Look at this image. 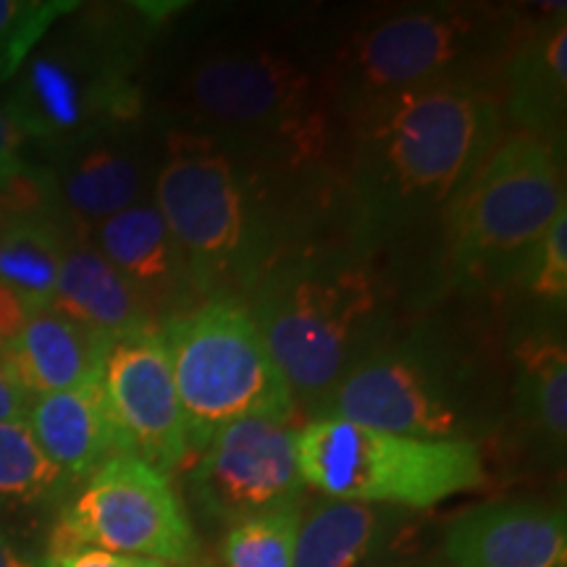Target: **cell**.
<instances>
[{
	"label": "cell",
	"instance_id": "cell-17",
	"mask_svg": "<svg viewBox=\"0 0 567 567\" xmlns=\"http://www.w3.org/2000/svg\"><path fill=\"white\" fill-rule=\"evenodd\" d=\"M30 429L42 452L71 478L90 476L116 455L101 379L66 392L34 396Z\"/></svg>",
	"mask_w": 567,
	"mask_h": 567
},
{
	"label": "cell",
	"instance_id": "cell-25",
	"mask_svg": "<svg viewBox=\"0 0 567 567\" xmlns=\"http://www.w3.org/2000/svg\"><path fill=\"white\" fill-rule=\"evenodd\" d=\"M300 520L302 505L295 499L231 523L224 538V567H292Z\"/></svg>",
	"mask_w": 567,
	"mask_h": 567
},
{
	"label": "cell",
	"instance_id": "cell-30",
	"mask_svg": "<svg viewBox=\"0 0 567 567\" xmlns=\"http://www.w3.org/2000/svg\"><path fill=\"white\" fill-rule=\"evenodd\" d=\"M53 567H130V557L109 555L101 549H71L61 551V555H51Z\"/></svg>",
	"mask_w": 567,
	"mask_h": 567
},
{
	"label": "cell",
	"instance_id": "cell-11",
	"mask_svg": "<svg viewBox=\"0 0 567 567\" xmlns=\"http://www.w3.org/2000/svg\"><path fill=\"white\" fill-rule=\"evenodd\" d=\"M134 59L137 53L122 40H95L92 48H53L34 55L9 111L27 137L84 140L97 126L137 113Z\"/></svg>",
	"mask_w": 567,
	"mask_h": 567
},
{
	"label": "cell",
	"instance_id": "cell-4",
	"mask_svg": "<svg viewBox=\"0 0 567 567\" xmlns=\"http://www.w3.org/2000/svg\"><path fill=\"white\" fill-rule=\"evenodd\" d=\"M494 413L492 381L473 352L436 331H413L358 360L318 417L434 442H476Z\"/></svg>",
	"mask_w": 567,
	"mask_h": 567
},
{
	"label": "cell",
	"instance_id": "cell-26",
	"mask_svg": "<svg viewBox=\"0 0 567 567\" xmlns=\"http://www.w3.org/2000/svg\"><path fill=\"white\" fill-rule=\"evenodd\" d=\"M74 3H30V0H0V82L19 71L32 48Z\"/></svg>",
	"mask_w": 567,
	"mask_h": 567
},
{
	"label": "cell",
	"instance_id": "cell-14",
	"mask_svg": "<svg viewBox=\"0 0 567 567\" xmlns=\"http://www.w3.org/2000/svg\"><path fill=\"white\" fill-rule=\"evenodd\" d=\"M450 567H567V520L542 502H486L446 526Z\"/></svg>",
	"mask_w": 567,
	"mask_h": 567
},
{
	"label": "cell",
	"instance_id": "cell-24",
	"mask_svg": "<svg viewBox=\"0 0 567 567\" xmlns=\"http://www.w3.org/2000/svg\"><path fill=\"white\" fill-rule=\"evenodd\" d=\"M69 476L42 452L30 423H0V502L34 505L51 499Z\"/></svg>",
	"mask_w": 567,
	"mask_h": 567
},
{
	"label": "cell",
	"instance_id": "cell-29",
	"mask_svg": "<svg viewBox=\"0 0 567 567\" xmlns=\"http://www.w3.org/2000/svg\"><path fill=\"white\" fill-rule=\"evenodd\" d=\"M27 310H30V302L13 292L11 287L0 284V342L9 344L17 339L27 321Z\"/></svg>",
	"mask_w": 567,
	"mask_h": 567
},
{
	"label": "cell",
	"instance_id": "cell-1",
	"mask_svg": "<svg viewBox=\"0 0 567 567\" xmlns=\"http://www.w3.org/2000/svg\"><path fill=\"white\" fill-rule=\"evenodd\" d=\"M352 122L350 200L368 245L442 216L502 142V97L484 80L446 82L375 103Z\"/></svg>",
	"mask_w": 567,
	"mask_h": 567
},
{
	"label": "cell",
	"instance_id": "cell-15",
	"mask_svg": "<svg viewBox=\"0 0 567 567\" xmlns=\"http://www.w3.org/2000/svg\"><path fill=\"white\" fill-rule=\"evenodd\" d=\"M502 113L523 134L555 145L567 103V24L565 13L549 17L528 32H515L502 59Z\"/></svg>",
	"mask_w": 567,
	"mask_h": 567
},
{
	"label": "cell",
	"instance_id": "cell-28",
	"mask_svg": "<svg viewBox=\"0 0 567 567\" xmlns=\"http://www.w3.org/2000/svg\"><path fill=\"white\" fill-rule=\"evenodd\" d=\"M27 400H30V394L21 389L17 373L11 368L9 344L0 342V423L24 421Z\"/></svg>",
	"mask_w": 567,
	"mask_h": 567
},
{
	"label": "cell",
	"instance_id": "cell-5",
	"mask_svg": "<svg viewBox=\"0 0 567 567\" xmlns=\"http://www.w3.org/2000/svg\"><path fill=\"white\" fill-rule=\"evenodd\" d=\"M515 38L502 11L434 3L394 11L352 32L331 61L326 87L347 116L446 82L481 80Z\"/></svg>",
	"mask_w": 567,
	"mask_h": 567
},
{
	"label": "cell",
	"instance_id": "cell-13",
	"mask_svg": "<svg viewBox=\"0 0 567 567\" xmlns=\"http://www.w3.org/2000/svg\"><path fill=\"white\" fill-rule=\"evenodd\" d=\"M195 484L205 507L229 523L300 499L295 429L266 417L224 425L203 450Z\"/></svg>",
	"mask_w": 567,
	"mask_h": 567
},
{
	"label": "cell",
	"instance_id": "cell-9",
	"mask_svg": "<svg viewBox=\"0 0 567 567\" xmlns=\"http://www.w3.org/2000/svg\"><path fill=\"white\" fill-rule=\"evenodd\" d=\"M313 74L292 55L264 45L210 53L187 74L184 101L210 137L247 153H279L284 161L316 155L326 140V113Z\"/></svg>",
	"mask_w": 567,
	"mask_h": 567
},
{
	"label": "cell",
	"instance_id": "cell-20",
	"mask_svg": "<svg viewBox=\"0 0 567 567\" xmlns=\"http://www.w3.org/2000/svg\"><path fill=\"white\" fill-rule=\"evenodd\" d=\"M392 509L326 499L302 515L292 567H368L384 549Z\"/></svg>",
	"mask_w": 567,
	"mask_h": 567
},
{
	"label": "cell",
	"instance_id": "cell-8",
	"mask_svg": "<svg viewBox=\"0 0 567 567\" xmlns=\"http://www.w3.org/2000/svg\"><path fill=\"white\" fill-rule=\"evenodd\" d=\"M187 444L205 450L245 417L292 423L297 402L258 326L229 300H208L163 326Z\"/></svg>",
	"mask_w": 567,
	"mask_h": 567
},
{
	"label": "cell",
	"instance_id": "cell-3",
	"mask_svg": "<svg viewBox=\"0 0 567 567\" xmlns=\"http://www.w3.org/2000/svg\"><path fill=\"white\" fill-rule=\"evenodd\" d=\"M247 310L295 402L318 417L350 368L381 344L384 289L363 260L313 255L264 274Z\"/></svg>",
	"mask_w": 567,
	"mask_h": 567
},
{
	"label": "cell",
	"instance_id": "cell-27",
	"mask_svg": "<svg viewBox=\"0 0 567 567\" xmlns=\"http://www.w3.org/2000/svg\"><path fill=\"white\" fill-rule=\"evenodd\" d=\"M517 284L528 289V295L549 308L565 310L567 302V208L551 221L526 266H523Z\"/></svg>",
	"mask_w": 567,
	"mask_h": 567
},
{
	"label": "cell",
	"instance_id": "cell-6",
	"mask_svg": "<svg viewBox=\"0 0 567 567\" xmlns=\"http://www.w3.org/2000/svg\"><path fill=\"white\" fill-rule=\"evenodd\" d=\"M567 208L557 145L502 140L442 213L444 264L465 289L517 284L530 250Z\"/></svg>",
	"mask_w": 567,
	"mask_h": 567
},
{
	"label": "cell",
	"instance_id": "cell-12",
	"mask_svg": "<svg viewBox=\"0 0 567 567\" xmlns=\"http://www.w3.org/2000/svg\"><path fill=\"white\" fill-rule=\"evenodd\" d=\"M101 386L116 455L137 457L166 476L182 465L189 444L161 334L145 329L111 337Z\"/></svg>",
	"mask_w": 567,
	"mask_h": 567
},
{
	"label": "cell",
	"instance_id": "cell-32",
	"mask_svg": "<svg viewBox=\"0 0 567 567\" xmlns=\"http://www.w3.org/2000/svg\"><path fill=\"white\" fill-rule=\"evenodd\" d=\"M0 567H53V565L51 559H42V563H38V559L24 557L21 551L13 549V544L3 536V530H0Z\"/></svg>",
	"mask_w": 567,
	"mask_h": 567
},
{
	"label": "cell",
	"instance_id": "cell-23",
	"mask_svg": "<svg viewBox=\"0 0 567 567\" xmlns=\"http://www.w3.org/2000/svg\"><path fill=\"white\" fill-rule=\"evenodd\" d=\"M63 243L51 218H30L0 229V284L27 302H51L63 264Z\"/></svg>",
	"mask_w": 567,
	"mask_h": 567
},
{
	"label": "cell",
	"instance_id": "cell-16",
	"mask_svg": "<svg viewBox=\"0 0 567 567\" xmlns=\"http://www.w3.org/2000/svg\"><path fill=\"white\" fill-rule=\"evenodd\" d=\"M109 342V334L71 321L51 302H34L9 342V358L21 389L42 396L101 379Z\"/></svg>",
	"mask_w": 567,
	"mask_h": 567
},
{
	"label": "cell",
	"instance_id": "cell-10",
	"mask_svg": "<svg viewBox=\"0 0 567 567\" xmlns=\"http://www.w3.org/2000/svg\"><path fill=\"white\" fill-rule=\"evenodd\" d=\"M84 547L184 565L195 557L197 542L166 473L132 455H113L90 473L53 530L51 555Z\"/></svg>",
	"mask_w": 567,
	"mask_h": 567
},
{
	"label": "cell",
	"instance_id": "cell-33",
	"mask_svg": "<svg viewBox=\"0 0 567 567\" xmlns=\"http://www.w3.org/2000/svg\"><path fill=\"white\" fill-rule=\"evenodd\" d=\"M130 567H172V565L153 563V559H130Z\"/></svg>",
	"mask_w": 567,
	"mask_h": 567
},
{
	"label": "cell",
	"instance_id": "cell-18",
	"mask_svg": "<svg viewBox=\"0 0 567 567\" xmlns=\"http://www.w3.org/2000/svg\"><path fill=\"white\" fill-rule=\"evenodd\" d=\"M137 289L142 302H161L179 289L184 260L155 203H134L101 224V250Z\"/></svg>",
	"mask_w": 567,
	"mask_h": 567
},
{
	"label": "cell",
	"instance_id": "cell-31",
	"mask_svg": "<svg viewBox=\"0 0 567 567\" xmlns=\"http://www.w3.org/2000/svg\"><path fill=\"white\" fill-rule=\"evenodd\" d=\"M30 140L9 111V105H0V163H21L19 153L24 142Z\"/></svg>",
	"mask_w": 567,
	"mask_h": 567
},
{
	"label": "cell",
	"instance_id": "cell-7",
	"mask_svg": "<svg viewBox=\"0 0 567 567\" xmlns=\"http://www.w3.org/2000/svg\"><path fill=\"white\" fill-rule=\"evenodd\" d=\"M302 484L342 502L429 509L478 492L488 473L478 442H434L313 417L295 431Z\"/></svg>",
	"mask_w": 567,
	"mask_h": 567
},
{
	"label": "cell",
	"instance_id": "cell-21",
	"mask_svg": "<svg viewBox=\"0 0 567 567\" xmlns=\"http://www.w3.org/2000/svg\"><path fill=\"white\" fill-rule=\"evenodd\" d=\"M515 413L563 450L567 436V352L555 334H536L517 350Z\"/></svg>",
	"mask_w": 567,
	"mask_h": 567
},
{
	"label": "cell",
	"instance_id": "cell-2",
	"mask_svg": "<svg viewBox=\"0 0 567 567\" xmlns=\"http://www.w3.org/2000/svg\"><path fill=\"white\" fill-rule=\"evenodd\" d=\"M250 153L210 134H176L155 197L197 289L226 300L264 276L274 205Z\"/></svg>",
	"mask_w": 567,
	"mask_h": 567
},
{
	"label": "cell",
	"instance_id": "cell-19",
	"mask_svg": "<svg viewBox=\"0 0 567 567\" xmlns=\"http://www.w3.org/2000/svg\"><path fill=\"white\" fill-rule=\"evenodd\" d=\"M51 305L71 321L109 337L151 329L147 305L137 289L101 252L87 247L63 255Z\"/></svg>",
	"mask_w": 567,
	"mask_h": 567
},
{
	"label": "cell",
	"instance_id": "cell-22",
	"mask_svg": "<svg viewBox=\"0 0 567 567\" xmlns=\"http://www.w3.org/2000/svg\"><path fill=\"white\" fill-rule=\"evenodd\" d=\"M142 189V172L130 153L111 145L90 147L63 176V197L84 221H105L132 208Z\"/></svg>",
	"mask_w": 567,
	"mask_h": 567
}]
</instances>
